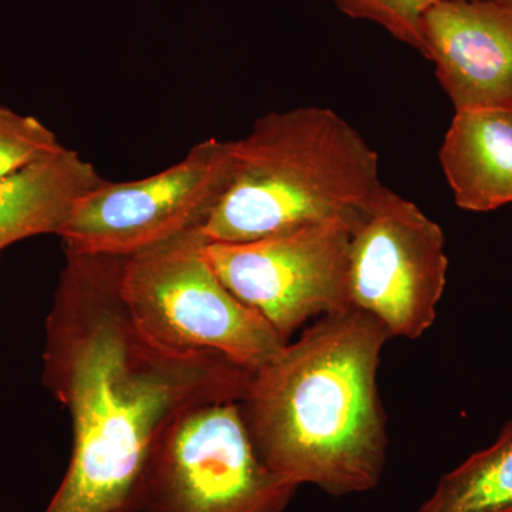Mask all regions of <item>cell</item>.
Instances as JSON below:
<instances>
[{"label": "cell", "instance_id": "ba28073f", "mask_svg": "<svg viewBox=\"0 0 512 512\" xmlns=\"http://www.w3.org/2000/svg\"><path fill=\"white\" fill-rule=\"evenodd\" d=\"M350 224L332 220L247 242H207L204 254L222 284L285 340L309 323L352 308Z\"/></svg>", "mask_w": 512, "mask_h": 512}, {"label": "cell", "instance_id": "8992f818", "mask_svg": "<svg viewBox=\"0 0 512 512\" xmlns=\"http://www.w3.org/2000/svg\"><path fill=\"white\" fill-rule=\"evenodd\" d=\"M235 141L208 138L160 173L104 180L77 202L59 237L80 254L128 258L201 228L231 183Z\"/></svg>", "mask_w": 512, "mask_h": 512}, {"label": "cell", "instance_id": "7c38bea8", "mask_svg": "<svg viewBox=\"0 0 512 512\" xmlns=\"http://www.w3.org/2000/svg\"><path fill=\"white\" fill-rule=\"evenodd\" d=\"M416 512H512V420L493 444L444 474Z\"/></svg>", "mask_w": 512, "mask_h": 512}, {"label": "cell", "instance_id": "52a82bcc", "mask_svg": "<svg viewBox=\"0 0 512 512\" xmlns=\"http://www.w3.org/2000/svg\"><path fill=\"white\" fill-rule=\"evenodd\" d=\"M447 274L443 229L383 185L350 225L352 308L379 320L392 339H419L436 322Z\"/></svg>", "mask_w": 512, "mask_h": 512}, {"label": "cell", "instance_id": "9c48e42d", "mask_svg": "<svg viewBox=\"0 0 512 512\" xmlns=\"http://www.w3.org/2000/svg\"><path fill=\"white\" fill-rule=\"evenodd\" d=\"M424 56L454 110L512 107V0H447L423 18Z\"/></svg>", "mask_w": 512, "mask_h": 512}, {"label": "cell", "instance_id": "3957f363", "mask_svg": "<svg viewBox=\"0 0 512 512\" xmlns=\"http://www.w3.org/2000/svg\"><path fill=\"white\" fill-rule=\"evenodd\" d=\"M382 188L379 154L338 113L271 111L235 140L231 183L201 234L232 244L318 222L352 225Z\"/></svg>", "mask_w": 512, "mask_h": 512}, {"label": "cell", "instance_id": "30bf717a", "mask_svg": "<svg viewBox=\"0 0 512 512\" xmlns=\"http://www.w3.org/2000/svg\"><path fill=\"white\" fill-rule=\"evenodd\" d=\"M439 160L461 210L490 212L512 204V107L456 111Z\"/></svg>", "mask_w": 512, "mask_h": 512}, {"label": "cell", "instance_id": "5b68a950", "mask_svg": "<svg viewBox=\"0 0 512 512\" xmlns=\"http://www.w3.org/2000/svg\"><path fill=\"white\" fill-rule=\"evenodd\" d=\"M298 488L258 456L239 402L208 403L180 414L157 441L141 512H285Z\"/></svg>", "mask_w": 512, "mask_h": 512}, {"label": "cell", "instance_id": "5bb4252c", "mask_svg": "<svg viewBox=\"0 0 512 512\" xmlns=\"http://www.w3.org/2000/svg\"><path fill=\"white\" fill-rule=\"evenodd\" d=\"M62 147L56 134L36 117L0 106V178Z\"/></svg>", "mask_w": 512, "mask_h": 512}, {"label": "cell", "instance_id": "8fae6325", "mask_svg": "<svg viewBox=\"0 0 512 512\" xmlns=\"http://www.w3.org/2000/svg\"><path fill=\"white\" fill-rule=\"evenodd\" d=\"M103 181L92 163L64 146L0 178V252L36 235H59L77 202Z\"/></svg>", "mask_w": 512, "mask_h": 512}, {"label": "cell", "instance_id": "6da1fadb", "mask_svg": "<svg viewBox=\"0 0 512 512\" xmlns=\"http://www.w3.org/2000/svg\"><path fill=\"white\" fill-rule=\"evenodd\" d=\"M64 254L43 382L69 410L73 450L46 512H141L148 460L167 427L192 407L241 402L252 372L143 335L121 298L126 258Z\"/></svg>", "mask_w": 512, "mask_h": 512}, {"label": "cell", "instance_id": "277c9868", "mask_svg": "<svg viewBox=\"0 0 512 512\" xmlns=\"http://www.w3.org/2000/svg\"><path fill=\"white\" fill-rule=\"evenodd\" d=\"M201 228L124 259L121 298L143 335L175 352H211L255 372L286 342L222 284Z\"/></svg>", "mask_w": 512, "mask_h": 512}, {"label": "cell", "instance_id": "4fadbf2b", "mask_svg": "<svg viewBox=\"0 0 512 512\" xmlns=\"http://www.w3.org/2000/svg\"><path fill=\"white\" fill-rule=\"evenodd\" d=\"M350 19L375 23L424 56L423 18L447 0H332Z\"/></svg>", "mask_w": 512, "mask_h": 512}, {"label": "cell", "instance_id": "7a4b0ae2", "mask_svg": "<svg viewBox=\"0 0 512 512\" xmlns=\"http://www.w3.org/2000/svg\"><path fill=\"white\" fill-rule=\"evenodd\" d=\"M390 339L349 308L309 323L252 372L239 406L266 466L333 497L375 490L389 447L377 373Z\"/></svg>", "mask_w": 512, "mask_h": 512}]
</instances>
